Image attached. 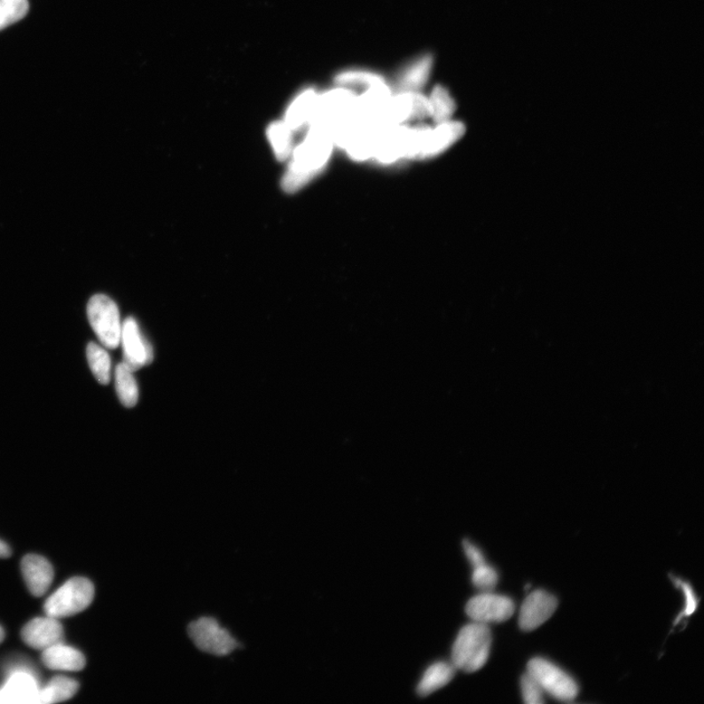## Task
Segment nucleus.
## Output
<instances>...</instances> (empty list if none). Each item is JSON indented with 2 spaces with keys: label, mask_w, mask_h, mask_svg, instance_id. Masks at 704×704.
<instances>
[{
  "label": "nucleus",
  "mask_w": 704,
  "mask_h": 704,
  "mask_svg": "<svg viewBox=\"0 0 704 704\" xmlns=\"http://www.w3.org/2000/svg\"><path fill=\"white\" fill-rule=\"evenodd\" d=\"M332 145L334 141L328 131L309 128L307 138L293 151V161L283 178L285 192H298L321 173L329 160Z\"/></svg>",
  "instance_id": "obj_1"
},
{
  "label": "nucleus",
  "mask_w": 704,
  "mask_h": 704,
  "mask_svg": "<svg viewBox=\"0 0 704 704\" xmlns=\"http://www.w3.org/2000/svg\"><path fill=\"white\" fill-rule=\"evenodd\" d=\"M492 634L488 624L473 622L460 630L453 645L452 664L456 669L477 672L489 658Z\"/></svg>",
  "instance_id": "obj_2"
},
{
  "label": "nucleus",
  "mask_w": 704,
  "mask_h": 704,
  "mask_svg": "<svg viewBox=\"0 0 704 704\" xmlns=\"http://www.w3.org/2000/svg\"><path fill=\"white\" fill-rule=\"evenodd\" d=\"M427 129L405 125L386 129L379 137L373 158L384 164L403 158H418Z\"/></svg>",
  "instance_id": "obj_3"
},
{
  "label": "nucleus",
  "mask_w": 704,
  "mask_h": 704,
  "mask_svg": "<svg viewBox=\"0 0 704 704\" xmlns=\"http://www.w3.org/2000/svg\"><path fill=\"white\" fill-rule=\"evenodd\" d=\"M429 98L420 91H399L393 94L372 125L387 129L403 126L406 122L431 117Z\"/></svg>",
  "instance_id": "obj_4"
},
{
  "label": "nucleus",
  "mask_w": 704,
  "mask_h": 704,
  "mask_svg": "<svg viewBox=\"0 0 704 704\" xmlns=\"http://www.w3.org/2000/svg\"><path fill=\"white\" fill-rule=\"evenodd\" d=\"M94 593V586L88 578L74 577L47 598L44 612L57 620L73 616L92 603Z\"/></svg>",
  "instance_id": "obj_5"
},
{
  "label": "nucleus",
  "mask_w": 704,
  "mask_h": 704,
  "mask_svg": "<svg viewBox=\"0 0 704 704\" xmlns=\"http://www.w3.org/2000/svg\"><path fill=\"white\" fill-rule=\"evenodd\" d=\"M88 317L105 348L115 349L121 345L122 325L115 301L105 294H95L88 304Z\"/></svg>",
  "instance_id": "obj_6"
},
{
  "label": "nucleus",
  "mask_w": 704,
  "mask_h": 704,
  "mask_svg": "<svg viewBox=\"0 0 704 704\" xmlns=\"http://www.w3.org/2000/svg\"><path fill=\"white\" fill-rule=\"evenodd\" d=\"M528 673L551 697L560 701H573L579 688L575 680L559 666L545 659H532L528 664Z\"/></svg>",
  "instance_id": "obj_7"
},
{
  "label": "nucleus",
  "mask_w": 704,
  "mask_h": 704,
  "mask_svg": "<svg viewBox=\"0 0 704 704\" xmlns=\"http://www.w3.org/2000/svg\"><path fill=\"white\" fill-rule=\"evenodd\" d=\"M188 634L199 651L217 656L231 653L238 645L230 631L214 617H201L188 626Z\"/></svg>",
  "instance_id": "obj_8"
},
{
  "label": "nucleus",
  "mask_w": 704,
  "mask_h": 704,
  "mask_svg": "<svg viewBox=\"0 0 704 704\" xmlns=\"http://www.w3.org/2000/svg\"><path fill=\"white\" fill-rule=\"evenodd\" d=\"M516 606L511 598L485 592L471 598L465 606V613L474 622L493 623L510 620L515 614Z\"/></svg>",
  "instance_id": "obj_9"
},
{
  "label": "nucleus",
  "mask_w": 704,
  "mask_h": 704,
  "mask_svg": "<svg viewBox=\"0 0 704 704\" xmlns=\"http://www.w3.org/2000/svg\"><path fill=\"white\" fill-rule=\"evenodd\" d=\"M121 344L123 349V364L133 372L150 364L154 359L153 348L142 335L135 318L129 317L122 323Z\"/></svg>",
  "instance_id": "obj_10"
},
{
  "label": "nucleus",
  "mask_w": 704,
  "mask_h": 704,
  "mask_svg": "<svg viewBox=\"0 0 704 704\" xmlns=\"http://www.w3.org/2000/svg\"><path fill=\"white\" fill-rule=\"evenodd\" d=\"M557 606V598L544 590L532 592L520 607L519 617L520 630L527 632L536 630L554 614Z\"/></svg>",
  "instance_id": "obj_11"
},
{
  "label": "nucleus",
  "mask_w": 704,
  "mask_h": 704,
  "mask_svg": "<svg viewBox=\"0 0 704 704\" xmlns=\"http://www.w3.org/2000/svg\"><path fill=\"white\" fill-rule=\"evenodd\" d=\"M25 644L37 651H44L51 646L63 643L64 630L57 618L47 615L36 617L27 623L21 632Z\"/></svg>",
  "instance_id": "obj_12"
},
{
  "label": "nucleus",
  "mask_w": 704,
  "mask_h": 704,
  "mask_svg": "<svg viewBox=\"0 0 704 704\" xmlns=\"http://www.w3.org/2000/svg\"><path fill=\"white\" fill-rule=\"evenodd\" d=\"M465 131V128L462 122L452 120L437 123L434 129L429 128L418 158H430L441 154L459 140Z\"/></svg>",
  "instance_id": "obj_13"
},
{
  "label": "nucleus",
  "mask_w": 704,
  "mask_h": 704,
  "mask_svg": "<svg viewBox=\"0 0 704 704\" xmlns=\"http://www.w3.org/2000/svg\"><path fill=\"white\" fill-rule=\"evenodd\" d=\"M25 583L35 597L44 595L51 587L54 570L49 560L39 555H27L21 563Z\"/></svg>",
  "instance_id": "obj_14"
},
{
  "label": "nucleus",
  "mask_w": 704,
  "mask_h": 704,
  "mask_svg": "<svg viewBox=\"0 0 704 704\" xmlns=\"http://www.w3.org/2000/svg\"><path fill=\"white\" fill-rule=\"evenodd\" d=\"M434 64L432 54H424L408 64L397 79L399 91H420L430 81Z\"/></svg>",
  "instance_id": "obj_15"
},
{
  "label": "nucleus",
  "mask_w": 704,
  "mask_h": 704,
  "mask_svg": "<svg viewBox=\"0 0 704 704\" xmlns=\"http://www.w3.org/2000/svg\"><path fill=\"white\" fill-rule=\"evenodd\" d=\"M42 661L47 669L52 670L81 671L85 666L84 655L63 643L43 651Z\"/></svg>",
  "instance_id": "obj_16"
},
{
  "label": "nucleus",
  "mask_w": 704,
  "mask_h": 704,
  "mask_svg": "<svg viewBox=\"0 0 704 704\" xmlns=\"http://www.w3.org/2000/svg\"><path fill=\"white\" fill-rule=\"evenodd\" d=\"M318 95L316 90L309 89L300 93L291 103L285 123L292 131L309 126L316 111Z\"/></svg>",
  "instance_id": "obj_17"
},
{
  "label": "nucleus",
  "mask_w": 704,
  "mask_h": 704,
  "mask_svg": "<svg viewBox=\"0 0 704 704\" xmlns=\"http://www.w3.org/2000/svg\"><path fill=\"white\" fill-rule=\"evenodd\" d=\"M454 665L447 662H436L430 666L417 687L420 697H427L446 686L455 677Z\"/></svg>",
  "instance_id": "obj_18"
},
{
  "label": "nucleus",
  "mask_w": 704,
  "mask_h": 704,
  "mask_svg": "<svg viewBox=\"0 0 704 704\" xmlns=\"http://www.w3.org/2000/svg\"><path fill=\"white\" fill-rule=\"evenodd\" d=\"M79 690V683L74 679L56 677L51 680L47 686L37 692L35 702L57 703L72 699Z\"/></svg>",
  "instance_id": "obj_19"
},
{
  "label": "nucleus",
  "mask_w": 704,
  "mask_h": 704,
  "mask_svg": "<svg viewBox=\"0 0 704 704\" xmlns=\"http://www.w3.org/2000/svg\"><path fill=\"white\" fill-rule=\"evenodd\" d=\"M115 378L120 402L128 408L135 407L138 402L139 393L133 371L121 363L116 368Z\"/></svg>",
  "instance_id": "obj_20"
},
{
  "label": "nucleus",
  "mask_w": 704,
  "mask_h": 704,
  "mask_svg": "<svg viewBox=\"0 0 704 704\" xmlns=\"http://www.w3.org/2000/svg\"><path fill=\"white\" fill-rule=\"evenodd\" d=\"M36 690L33 680L27 675H15L0 693V700L11 702H35Z\"/></svg>",
  "instance_id": "obj_21"
},
{
  "label": "nucleus",
  "mask_w": 704,
  "mask_h": 704,
  "mask_svg": "<svg viewBox=\"0 0 704 704\" xmlns=\"http://www.w3.org/2000/svg\"><path fill=\"white\" fill-rule=\"evenodd\" d=\"M431 118L436 123L450 121L456 109L454 98L449 90L442 84H436L430 95Z\"/></svg>",
  "instance_id": "obj_22"
},
{
  "label": "nucleus",
  "mask_w": 704,
  "mask_h": 704,
  "mask_svg": "<svg viewBox=\"0 0 704 704\" xmlns=\"http://www.w3.org/2000/svg\"><path fill=\"white\" fill-rule=\"evenodd\" d=\"M335 82L338 87L354 90L357 88L366 90L374 84L385 82L386 80L383 75L374 72L348 70L339 73L336 75Z\"/></svg>",
  "instance_id": "obj_23"
},
{
  "label": "nucleus",
  "mask_w": 704,
  "mask_h": 704,
  "mask_svg": "<svg viewBox=\"0 0 704 704\" xmlns=\"http://www.w3.org/2000/svg\"><path fill=\"white\" fill-rule=\"evenodd\" d=\"M292 129L285 121H276L269 128L268 137L278 160H287L292 153Z\"/></svg>",
  "instance_id": "obj_24"
},
{
  "label": "nucleus",
  "mask_w": 704,
  "mask_h": 704,
  "mask_svg": "<svg viewBox=\"0 0 704 704\" xmlns=\"http://www.w3.org/2000/svg\"><path fill=\"white\" fill-rule=\"evenodd\" d=\"M90 370L101 385H107L111 379V358L106 349L90 342L87 348Z\"/></svg>",
  "instance_id": "obj_25"
},
{
  "label": "nucleus",
  "mask_w": 704,
  "mask_h": 704,
  "mask_svg": "<svg viewBox=\"0 0 704 704\" xmlns=\"http://www.w3.org/2000/svg\"><path fill=\"white\" fill-rule=\"evenodd\" d=\"M27 12V0H0V31L22 20Z\"/></svg>",
  "instance_id": "obj_26"
},
{
  "label": "nucleus",
  "mask_w": 704,
  "mask_h": 704,
  "mask_svg": "<svg viewBox=\"0 0 704 704\" xmlns=\"http://www.w3.org/2000/svg\"><path fill=\"white\" fill-rule=\"evenodd\" d=\"M499 575L497 569L488 564L474 567L472 575L473 584L484 592H490L497 587Z\"/></svg>",
  "instance_id": "obj_27"
},
{
  "label": "nucleus",
  "mask_w": 704,
  "mask_h": 704,
  "mask_svg": "<svg viewBox=\"0 0 704 704\" xmlns=\"http://www.w3.org/2000/svg\"><path fill=\"white\" fill-rule=\"evenodd\" d=\"M520 690L523 701L527 704H541L544 702V691L542 690L539 684L528 673L522 675Z\"/></svg>",
  "instance_id": "obj_28"
},
{
  "label": "nucleus",
  "mask_w": 704,
  "mask_h": 704,
  "mask_svg": "<svg viewBox=\"0 0 704 704\" xmlns=\"http://www.w3.org/2000/svg\"><path fill=\"white\" fill-rule=\"evenodd\" d=\"M672 582L675 585L683 590L684 598H686V606H684V611L677 617V622H675V624H677L684 616H690L696 612L698 608V598L688 583H684L683 580L675 577L672 578Z\"/></svg>",
  "instance_id": "obj_29"
},
{
  "label": "nucleus",
  "mask_w": 704,
  "mask_h": 704,
  "mask_svg": "<svg viewBox=\"0 0 704 704\" xmlns=\"http://www.w3.org/2000/svg\"><path fill=\"white\" fill-rule=\"evenodd\" d=\"M463 547L465 554L467 556L473 568L487 564V560H485L481 551L477 546L471 544L469 540L463 541Z\"/></svg>",
  "instance_id": "obj_30"
},
{
  "label": "nucleus",
  "mask_w": 704,
  "mask_h": 704,
  "mask_svg": "<svg viewBox=\"0 0 704 704\" xmlns=\"http://www.w3.org/2000/svg\"><path fill=\"white\" fill-rule=\"evenodd\" d=\"M12 556V549L4 541L0 540V559H6Z\"/></svg>",
  "instance_id": "obj_31"
},
{
  "label": "nucleus",
  "mask_w": 704,
  "mask_h": 704,
  "mask_svg": "<svg viewBox=\"0 0 704 704\" xmlns=\"http://www.w3.org/2000/svg\"><path fill=\"white\" fill-rule=\"evenodd\" d=\"M4 637H5L4 630H3V627L0 626V644H2L3 641L4 640Z\"/></svg>",
  "instance_id": "obj_32"
}]
</instances>
